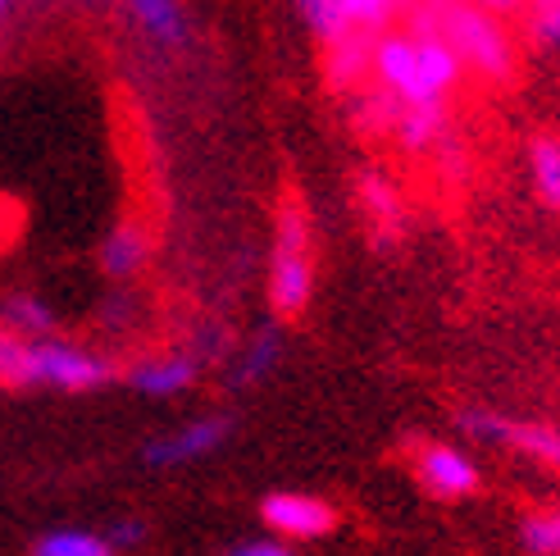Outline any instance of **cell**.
I'll return each instance as SVG.
<instances>
[{"label": "cell", "mask_w": 560, "mask_h": 556, "mask_svg": "<svg viewBox=\"0 0 560 556\" xmlns=\"http://www.w3.org/2000/svg\"><path fill=\"white\" fill-rule=\"evenodd\" d=\"M460 60L456 50L433 33H415V27H387L374 37L370 60V88L387 92L401 105H452L460 88Z\"/></svg>", "instance_id": "6da1fadb"}, {"label": "cell", "mask_w": 560, "mask_h": 556, "mask_svg": "<svg viewBox=\"0 0 560 556\" xmlns=\"http://www.w3.org/2000/svg\"><path fill=\"white\" fill-rule=\"evenodd\" d=\"M406 27L442 37L456 50L460 69L492 82V88H506L520 69V42L511 33V23L469 5V0H415Z\"/></svg>", "instance_id": "7a4b0ae2"}, {"label": "cell", "mask_w": 560, "mask_h": 556, "mask_svg": "<svg viewBox=\"0 0 560 556\" xmlns=\"http://www.w3.org/2000/svg\"><path fill=\"white\" fill-rule=\"evenodd\" d=\"M315 288V256H311V219L296 197L278 210V238H273V274L269 297L278 315H301Z\"/></svg>", "instance_id": "3957f363"}, {"label": "cell", "mask_w": 560, "mask_h": 556, "mask_svg": "<svg viewBox=\"0 0 560 556\" xmlns=\"http://www.w3.org/2000/svg\"><path fill=\"white\" fill-rule=\"evenodd\" d=\"M465 433L483 438V442H501L528 461H538L542 470L560 475V429L538 425V420H511V415H497V410H465L460 415Z\"/></svg>", "instance_id": "277c9868"}, {"label": "cell", "mask_w": 560, "mask_h": 556, "mask_svg": "<svg viewBox=\"0 0 560 556\" xmlns=\"http://www.w3.org/2000/svg\"><path fill=\"white\" fill-rule=\"evenodd\" d=\"M415 479L424 484V493L456 502V497L479 493V465L465 452L446 448V442H424V448L415 452Z\"/></svg>", "instance_id": "5b68a950"}, {"label": "cell", "mask_w": 560, "mask_h": 556, "mask_svg": "<svg viewBox=\"0 0 560 556\" xmlns=\"http://www.w3.org/2000/svg\"><path fill=\"white\" fill-rule=\"evenodd\" d=\"M33 374L37 383H55V387H96L109 379V366L82 347L33 343Z\"/></svg>", "instance_id": "8992f818"}, {"label": "cell", "mask_w": 560, "mask_h": 556, "mask_svg": "<svg viewBox=\"0 0 560 556\" xmlns=\"http://www.w3.org/2000/svg\"><path fill=\"white\" fill-rule=\"evenodd\" d=\"M128 23L160 50H183L191 42V14L183 0H119Z\"/></svg>", "instance_id": "52a82bcc"}, {"label": "cell", "mask_w": 560, "mask_h": 556, "mask_svg": "<svg viewBox=\"0 0 560 556\" xmlns=\"http://www.w3.org/2000/svg\"><path fill=\"white\" fill-rule=\"evenodd\" d=\"M265 524H273L278 534H292V538H319L338 524V511L319 497H305V493H278V497H265L260 507Z\"/></svg>", "instance_id": "ba28073f"}, {"label": "cell", "mask_w": 560, "mask_h": 556, "mask_svg": "<svg viewBox=\"0 0 560 556\" xmlns=\"http://www.w3.org/2000/svg\"><path fill=\"white\" fill-rule=\"evenodd\" d=\"M370 60H374V33H342L324 42V78L332 92H360L370 88Z\"/></svg>", "instance_id": "9c48e42d"}, {"label": "cell", "mask_w": 560, "mask_h": 556, "mask_svg": "<svg viewBox=\"0 0 560 556\" xmlns=\"http://www.w3.org/2000/svg\"><path fill=\"white\" fill-rule=\"evenodd\" d=\"M355 197H360V210H365V224L374 229L378 242H397L401 229H406V206H401V192L392 187V178L383 174H360L355 178Z\"/></svg>", "instance_id": "30bf717a"}, {"label": "cell", "mask_w": 560, "mask_h": 556, "mask_svg": "<svg viewBox=\"0 0 560 556\" xmlns=\"http://www.w3.org/2000/svg\"><path fill=\"white\" fill-rule=\"evenodd\" d=\"M528 183H534L538 206L560 210V137L556 132H538L528 142Z\"/></svg>", "instance_id": "8fae6325"}, {"label": "cell", "mask_w": 560, "mask_h": 556, "mask_svg": "<svg viewBox=\"0 0 560 556\" xmlns=\"http://www.w3.org/2000/svg\"><path fill=\"white\" fill-rule=\"evenodd\" d=\"M147 256H151V238H147L142 224H119L101 246V265H105V274H115V278L137 274L147 265Z\"/></svg>", "instance_id": "7c38bea8"}, {"label": "cell", "mask_w": 560, "mask_h": 556, "mask_svg": "<svg viewBox=\"0 0 560 556\" xmlns=\"http://www.w3.org/2000/svg\"><path fill=\"white\" fill-rule=\"evenodd\" d=\"M223 433H229V425H223V420H201V425H191V429L174 433V438L155 442V448H151V461H155V465H170V461L201 456V452L214 448V442H223Z\"/></svg>", "instance_id": "4fadbf2b"}, {"label": "cell", "mask_w": 560, "mask_h": 556, "mask_svg": "<svg viewBox=\"0 0 560 556\" xmlns=\"http://www.w3.org/2000/svg\"><path fill=\"white\" fill-rule=\"evenodd\" d=\"M415 0H347V27L355 33H387V27H397V19L410 14Z\"/></svg>", "instance_id": "5bb4252c"}, {"label": "cell", "mask_w": 560, "mask_h": 556, "mask_svg": "<svg viewBox=\"0 0 560 556\" xmlns=\"http://www.w3.org/2000/svg\"><path fill=\"white\" fill-rule=\"evenodd\" d=\"M524 37L547 55H560V0H524Z\"/></svg>", "instance_id": "9a60e30c"}, {"label": "cell", "mask_w": 560, "mask_h": 556, "mask_svg": "<svg viewBox=\"0 0 560 556\" xmlns=\"http://www.w3.org/2000/svg\"><path fill=\"white\" fill-rule=\"evenodd\" d=\"M520 543L528 556H560V502L528 511L520 520Z\"/></svg>", "instance_id": "2e32d148"}, {"label": "cell", "mask_w": 560, "mask_h": 556, "mask_svg": "<svg viewBox=\"0 0 560 556\" xmlns=\"http://www.w3.org/2000/svg\"><path fill=\"white\" fill-rule=\"evenodd\" d=\"M0 383L5 387L37 383V374H33V338H23V333H14V328H0Z\"/></svg>", "instance_id": "e0dca14e"}, {"label": "cell", "mask_w": 560, "mask_h": 556, "mask_svg": "<svg viewBox=\"0 0 560 556\" xmlns=\"http://www.w3.org/2000/svg\"><path fill=\"white\" fill-rule=\"evenodd\" d=\"M132 383L147 387V393H178L191 383V360L187 356H170V360H147V366L132 370Z\"/></svg>", "instance_id": "ac0fdd59"}, {"label": "cell", "mask_w": 560, "mask_h": 556, "mask_svg": "<svg viewBox=\"0 0 560 556\" xmlns=\"http://www.w3.org/2000/svg\"><path fill=\"white\" fill-rule=\"evenodd\" d=\"M296 10H301L305 27H311L319 42H332V37L351 33L347 27V0H296Z\"/></svg>", "instance_id": "d6986e66"}, {"label": "cell", "mask_w": 560, "mask_h": 556, "mask_svg": "<svg viewBox=\"0 0 560 556\" xmlns=\"http://www.w3.org/2000/svg\"><path fill=\"white\" fill-rule=\"evenodd\" d=\"M0 320H5V328L23 333V338H33V333L50 328V311L42 301H33V297H10L5 305H0Z\"/></svg>", "instance_id": "ffe728a7"}, {"label": "cell", "mask_w": 560, "mask_h": 556, "mask_svg": "<svg viewBox=\"0 0 560 556\" xmlns=\"http://www.w3.org/2000/svg\"><path fill=\"white\" fill-rule=\"evenodd\" d=\"M37 556H109V552L92 534H50L37 543Z\"/></svg>", "instance_id": "44dd1931"}, {"label": "cell", "mask_w": 560, "mask_h": 556, "mask_svg": "<svg viewBox=\"0 0 560 556\" xmlns=\"http://www.w3.org/2000/svg\"><path fill=\"white\" fill-rule=\"evenodd\" d=\"M273 356H278V343L265 333V338H260L256 347H250V356H246V366H242V374H237V379H256V374H265V370L273 366Z\"/></svg>", "instance_id": "7402d4cb"}, {"label": "cell", "mask_w": 560, "mask_h": 556, "mask_svg": "<svg viewBox=\"0 0 560 556\" xmlns=\"http://www.w3.org/2000/svg\"><path fill=\"white\" fill-rule=\"evenodd\" d=\"M469 5H479V10H488V14H497V19H520L524 14V0H469Z\"/></svg>", "instance_id": "603a6c76"}, {"label": "cell", "mask_w": 560, "mask_h": 556, "mask_svg": "<svg viewBox=\"0 0 560 556\" xmlns=\"http://www.w3.org/2000/svg\"><path fill=\"white\" fill-rule=\"evenodd\" d=\"M233 556H292V552L278 547V543H256V547H242V552H233Z\"/></svg>", "instance_id": "cb8c5ba5"}, {"label": "cell", "mask_w": 560, "mask_h": 556, "mask_svg": "<svg viewBox=\"0 0 560 556\" xmlns=\"http://www.w3.org/2000/svg\"><path fill=\"white\" fill-rule=\"evenodd\" d=\"M10 5H14V0H0V19H5V14H10Z\"/></svg>", "instance_id": "d4e9b609"}]
</instances>
